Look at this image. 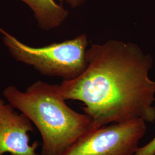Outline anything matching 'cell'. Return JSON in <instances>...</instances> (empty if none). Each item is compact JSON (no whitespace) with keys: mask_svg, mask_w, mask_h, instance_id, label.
I'll list each match as a JSON object with an SVG mask.
<instances>
[{"mask_svg":"<svg viewBox=\"0 0 155 155\" xmlns=\"http://www.w3.org/2000/svg\"><path fill=\"white\" fill-rule=\"evenodd\" d=\"M87 65L79 77L63 81L59 92L65 100L83 103L91 120V130L109 123L143 119L155 121V81L149 77L153 58L138 45L118 40L92 44Z\"/></svg>","mask_w":155,"mask_h":155,"instance_id":"cell-1","label":"cell"},{"mask_svg":"<svg viewBox=\"0 0 155 155\" xmlns=\"http://www.w3.org/2000/svg\"><path fill=\"white\" fill-rule=\"evenodd\" d=\"M3 95L39 130L43 142L40 155H62L91 130L90 117L67 105L58 84L39 81L24 91L10 85L4 90Z\"/></svg>","mask_w":155,"mask_h":155,"instance_id":"cell-2","label":"cell"},{"mask_svg":"<svg viewBox=\"0 0 155 155\" xmlns=\"http://www.w3.org/2000/svg\"><path fill=\"white\" fill-rule=\"evenodd\" d=\"M0 34L13 58L33 67L43 76L70 81L79 77L87 65L89 40L86 33L41 47L22 43L1 27Z\"/></svg>","mask_w":155,"mask_h":155,"instance_id":"cell-3","label":"cell"},{"mask_svg":"<svg viewBox=\"0 0 155 155\" xmlns=\"http://www.w3.org/2000/svg\"><path fill=\"white\" fill-rule=\"evenodd\" d=\"M146 131L143 119L113 123L85 133L62 155H134Z\"/></svg>","mask_w":155,"mask_h":155,"instance_id":"cell-4","label":"cell"},{"mask_svg":"<svg viewBox=\"0 0 155 155\" xmlns=\"http://www.w3.org/2000/svg\"><path fill=\"white\" fill-rule=\"evenodd\" d=\"M32 122L0 97V155H39L38 142L30 144Z\"/></svg>","mask_w":155,"mask_h":155,"instance_id":"cell-5","label":"cell"},{"mask_svg":"<svg viewBox=\"0 0 155 155\" xmlns=\"http://www.w3.org/2000/svg\"><path fill=\"white\" fill-rule=\"evenodd\" d=\"M20 1L30 8L38 27L45 31L59 27L68 16V11L56 0Z\"/></svg>","mask_w":155,"mask_h":155,"instance_id":"cell-6","label":"cell"},{"mask_svg":"<svg viewBox=\"0 0 155 155\" xmlns=\"http://www.w3.org/2000/svg\"><path fill=\"white\" fill-rule=\"evenodd\" d=\"M134 155H155V136L149 143L139 147Z\"/></svg>","mask_w":155,"mask_h":155,"instance_id":"cell-7","label":"cell"},{"mask_svg":"<svg viewBox=\"0 0 155 155\" xmlns=\"http://www.w3.org/2000/svg\"><path fill=\"white\" fill-rule=\"evenodd\" d=\"M59 2L60 4L65 3L71 8H77L84 5L87 0H56Z\"/></svg>","mask_w":155,"mask_h":155,"instance_id":"cell-8","label":"cell"}]
</instances>
